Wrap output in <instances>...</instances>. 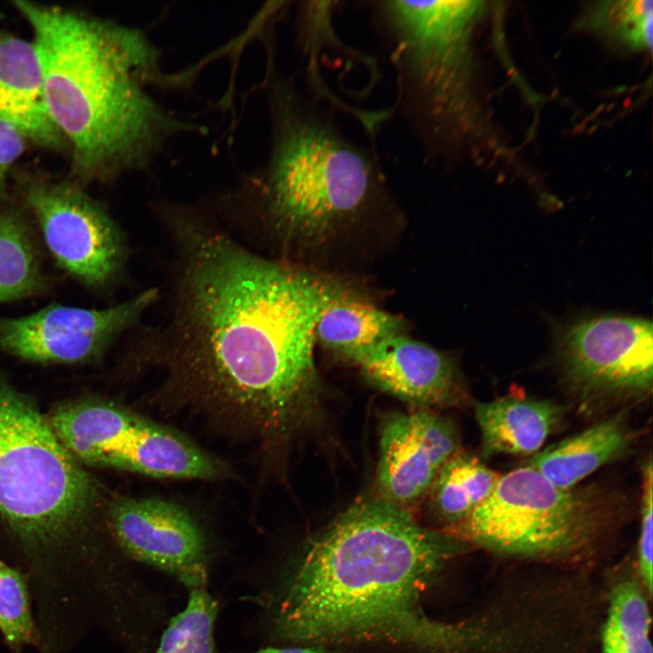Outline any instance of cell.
<instances>
[{
    "label": "cell",
    "mask_w": 653,
    "mask_h": 653,
    "mask_svg": "<svg viewBox=\"0 0 653 653\" xmlns=\"http://www.w3.org/2000/svg\"><path fill=\"white\" fill-rule=\"evenodd\" d=\"M186 232L182 341L156 401L268 453L312 415L316 326L336 288L221 233Z\"/></svg>",
    "instance_id": "1"
},
{
    "label": "cell",
    "mask_w": 653,
    "mask_h": 653,
    "mask_svg": "<svg viewBox=\"0 0 653 653\" xmlns=\"http://www.w3.org/2000/svg\"><path fill=\"white\" fill-rule=\"evenodd\" d=\"M471 546L378 496L356 502L308 545L286 589L278 630L297 641L382 638L434 653H467V620L421 609L434 574Z\"/></svg>",
    "instance_id": "2"
},
{
    "label": "cell",
    "mask_w": 653,
    "mask_h": 653,
    "mask_svg": "<svg viewBox=\"0 0 653 653\" xmlns=\"http://www.w3.org/2000/svg\"><path fill=\"white\" fill-rule=\"evenodd\" d=\"M14 4L33 31L47 110L79 176L144 168L182 130L149 92L160 54L139 30L65 7Z\"/></svg>",
    "instance_id": "3"
},
{
    "label": "cell",
    "mask_w": 653,
    "mask_h": 653,
    "mask_svg": "<svg viewBox=\"0 0 653 653\" xmlns=\"http://www.w3.org/2000/svg\"><path fill=\"white\" fill-rule=\"evenodd\" d=\"M99 501L94 481L47 418L0 376V514L33 592L65 594L90 578L103 550Z\"/></svg>",
    "instance_id": "4"
},
{
    "label": "cell",
    "mask_w": 653,
    "mask_h": 653,
    "mask_svg": "<svg viewBox=\"0 0 653 653\" xmlns=\"http://www.w3.org/2000/svg\"><path fill=\"white\" fill-rule=\"evenodd\" d=\"M272 145L264 198L289 233L317 236L356 215L379 185L377 162L290 84L271 93Z\"/></svg>",
    "instance_id": "5"
},
{
    "label": "cell",
    "mask_w": 653,
    "mask_h": 653,
    "mask_svg": "<svg viewBox=\"0 0 653 653\" xmlns=\"http://www.w3.org/2000/svg\"><path fill=\"white\" fill-rule=\"evenodd\" d=\"M615 519L602 491L561 489L525 465L501 475L482 504L443 531L494 554L581 570L598 559Z\"/></svg>",
    "instance_id": "6"
},
{
    "label": "cell",
    "mask_w": 653,
    "mask_h": 653,
    "mask_svg": "<svg viewBox=\"0 0 653 653\" xmlns=\"http://www.w3.org/2000/svg\"><path fill=\"white\" fill-rule=\"evenodd\" d=\"M479 1H383L404 98L424 132H441L463 112L467 44Z\"/></svg>",
    "instance_id": "7"
},
{
    "label": "cell",
    "mask_w": 653,
    "mask_h": 653,
    "mask_svg": "<svg viewBox=\"0 0 653 653\" xmlns=\"http://www.w3.org/2000/svg\"><path fill=\"white\" fill-rule=\"evenodd\" d=\"M566 381L588 398H639L651 391L653 326L633 317L599 316L568 326L558 346Z\"/></svg>",
    "instance_id": "8"
},
{
    "label": "cell",
    "mask_w": 653,
    "mask_h": 653,
    "mask_svg": "<svg viewBox=\"0 0 653 653\" xmlns=\"http://www.w3.org/2000/svg\"><path fill=\"white\" fill-rule=\"evenodd\" d=\"M25 200L61 268L91 288L116 278L125 259L123 238L100 203L69 181L35 182Z\"/></svg>",
    "instance_id": "9"
},
{
    "label": "cell",
    "mask_w": 653,
    "mask_h": 653,
    "mask_svg": "<svg viewBox=\"0 0 653 653\" xmlns=\"http://www.w3.org/2000/svg\"><path fill=\"white\" fill-rule=\"evenodd\" d=\"M147 289L118 305L84 308L52 304L33 313L0 318V350L42 364H76L100 357L156 300Z\"/></svg>",
    "instance_id": "10"
},
{
    "label": "cell",
    "mask_w": 653,
    "mask_h": 653,
    "mask_svg": "<svg viewBox=\"0 0 653 653\" xmlns=\"http://www.w3.org/2000/svg\"><path fill=\"white\" fill-rule=\"evenodd\" d=\"M106 522L124 554L173 574L190 589L205 586L207 538L188 509L161 498L117 497Z\"/></svg>",
    "instance_id": "11"
},
{
    "label": "cell",
    "mask_w": 653,
    "mask_h": 653,
    "mask_svg": "<svg viewBox=\"0 0 653 653\" xmlns=\"http://www.w3.org/2000/svg\"><path fill=\"white\" fill-rule=\"evenodd\" d=\"M460 447L453 423L430 409L393 415L381 433L377 496L412 512Z\"/></svg>",
    "instance_id": "12"
},
{
    "label": "cell",
    "mask_w": 653,
    "mask_h": 653,
    "mask_svg": "<svg viewBox=\"0 0 653 653\" xmlns=\"http://www.w3.org/2000/svg\"><path fill=\"white\" fill-rule=\"evenodd\" d=\"M356 365L371 385L417 409L457 406L468 400L453 359L404 333L379 343Z\"/></svg>",
    "instance_id": "13"
},
{
    "label": "cell",
    "mask_w": 653,
    "mask_h": 653,
    "mask_svg": "<svg viewBox=\"0 0 653 653\" xmlns=\"http://www.w3.org/2000/svg\"><path fill=\"white\" fill-rule=\"evenodd\" d=\"M0 120L39 145L63 144L47 110L35 45L7 34H0Z\"/></svg>",
    "instance_id": "14"
},
{
    "label": "cell",
    "mask_w": 653,
    "mask_h": 653,
    "mask_svg": "<svg viewBox=\"0 0 653 653\" xmlns=\"http://www.w3.org/2000/svg\"><path fill=\"white\" fill-rule=\"evenodd\" d=\"M474 409L482 453L487 457L535 454L560 415V408L551 402L521 395L476 403Z\"/></svg>",
    "instance_id": "15"
},
{
    "label": "cell",
    "mask_w": 653,
    "mask_h": 653,
    "mask_svg": "<svg viewBox=\"0 0 653 653\" xmlns=\"http://www.w3.org/2000/svg\"><path fill=\"white\" fill-rule=\"evenodd\" d=\"M630 443L625 421L615 415L536 453L527 465L555 486L570 489L622 455Z\"/></svg>",
    "instance_id": "16"
},
{
    "label": "cell",
    "mask_w": 653,
    "mask_h": 653,
    "mask_svg": "<svg viewBox=\"0 0 653 653\" xmlns=\"http://www.w3.org/2000/svg\"><path fill=\"white\" fill-rule=\"evenodd\" d=\"M398 317L336 288L316 326V340L356 364L388 337L403 333Z\"/></svg>",
    "instance_id": "17"
},
{
    "label": "cell",
    "mask_w": 653,
    "mask_h": 653,
    "mask_svg": "<svg viewBox=\"0 0 653 653\" xmlns=\"http://www.w3.org/2000/svg\"><path fill=\"white\" fill-rule=\"evenodd\" d=\"M501 474L463 450L441 467L426 496L434 517L448 530L466 520L493 492Z\"/></svg>",
    "instance_id": "18"
},
{
    "label": "cell",
    "mask_w": 653,
    "mask_h": 653,
    "mask_svg": "<svg viewBox=\"0 0 653 653\" xmlns=\"http://www.w3.org/2000/svg\"><path fill=\"white\" fill-rule=\"evenodd\" d=\"M650 600L638 577H625L611 585L600 630L601 653H653Z\"/></svg>",
    "instance_id": "19"
},
{
    "label": "cell",
    "mask_w": 653,
    "mask_h": 653,
    "mask_svg": "<svg viewBox=\"0 0 653 653\" xmlns=\"http://www.w3.org/2000/svg\"><path fill=\"white\" fill-rule=\"evenodd\" d=\"M41 263L29 228L15 210H0V303L44 289Z\"/></svg>",
    "instance_id": "20"
},
{
    "label": "cell",
    "mask_w": 653,
    "mask_h": 653,
    "mask_svg": "<svg viewBox=\"0 0 653 653\" xmlns=\"http://www.w3.org/2000/svg\"><path fill=\"white\" fill-rule=\"evenodd\" d=\"M217 600L205 586L190 589L185 609L170 621L155 653H216Z\"/></svg>",
    "instance_id": "21"
},
{
    "label": "cell",
    "mask_w": 653,
    "mask_h": 653,
    "mask_svg": "<svg viewBox=\"0 0 653 653\" xmlns=\"http://www.w3.org/2000/svg\"><path fill=\"white\" fill-rule=\"evenodd\" d=\"M588 21L603 35L631 50H650L653 3L648 0L607 1L591 8Z\"/></svg>",
    "instance_id": "22"
},
{
    "label": "cell",
    "mask_w": 653,
    "mask_h": 653,
    "mask_svg": "<svg viewBox=\"0 0 653 653\" xmlns=\"http://www.w3.org/2000/svg\"><path fill=\"white\" fill-rule=\"evenodd\" d=\"M0 631L13 653L38 647V633L28 584L15 568L0 561Z\"/></svg>",
    "instance_id": "23"
},
{
    "label": "cell",
    "mask_w": 653,
    "mask_h": 653,
    "mask_svg": "<svg viewBox=\"0 0 653 653\" xmlns=\"http://www.w3.org/2000/svg\"><path fill=\"white\" fill-rule=\"evenodd\" d=\"M651 459L643 469L641 523L638 545V578L651 599L653 539V476Z\"/></svg>",
    "instance_id": "24"
},
{
    "label": "cell",
    "mask_w": 653,
    "mask_h": 653,
    "mask_svg": "<svg viewBox=\"0 0 653 653\" xmlns=\"http://www.w3.org/2000/svg\"><path fill=\"white\" fill-rule=\"evenodd\" d=\"M24 141L15 126L0 120V190L10 167L24 152Z\"/></svg>",
    "instance_id": "25"
},
{
    "label": "cell",
    "mask_w": 653,
    "mask_h": 653,
    "mask_svg": "<svg viewBox=\"0 0 653 653\" xmlns=\"http://www.w3.org/2000/svg\"><path fill=\"white\" fill-rule=\"evenodd\" d=\"M256 653H322L317 649L311 648H299V647H289V648H263Z\"/></svg>",
    "instance_id": "26"
}]
</instances>
